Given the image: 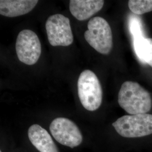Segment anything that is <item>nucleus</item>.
I'll return each instance as SVG.
<instances>
[{"label": "nucleus", "mask_w": 152, "mask_h": 152, "mask_svg": "<svg viewBox=\"0 0 152 152\" xmlns=\"http://www.w3.org/2000/svg\"><path fill=\"white\" fill-rule=\"evenodd\" d=\"M120 107L131 115L147 113L152 108L149 93L137 82L126 81L118 93Z\"/></svg>", "instance_id": "obj_1"}, {"label": "nucleus", "mask_w": 152, "mask_h": 152, "mask_svg": "<svg viewBox=\"0 0 152 152\" xmlns=\"http://www.w3.org/2000/svg\"><path fill=\"white\" fill-rule=\"evenodd\" d=\"M78 94L82 106L89 111H95L101 105L102 88L97 76L90 70L83 71L79 76Z\"/></svg>", "instance_id": "obj_2"}, {"label": "nucleus", "mask_w": 152, "mask_h": 152, "mask_svg": "<svg viewBox=\"0 0 152 152\" xmlns=\"http://www.w3.org/2000/svg\"><path fill=\"white\" fill-rule=\"evenodd\" d=\"M84 36L87 43L98 53L108 55L113 47V36L108 23L100 16L94 17L87 24Z\"/></svg>", "instance_id": "obj_3"}, {"label": "nucleus", "mask_w": 152, "mask_h": 152, "mask_svg": "<svg viewBox=\"0 0 152 152\" xmlns=\"http://www.w3.org/2000/svg\"><path fill=\"white\" fill-rule=\"evenodd\" d=\"M112 125L118 134L125 137L135 138L148 136L152 134V114L124 115Z\"/></svg>", "instance_id": "obj_4"}, {"label": "nucleus", "mask_w": 152, "mask_h": 152, "mask_svg": "<svg viewBox=\"0 0 152 152\" xmlns=\"http://www.w3.org/2000/svg\"><path fill=\"white\" fill-rule=\"evenodd\" d=\"M50 44L53 46H68L73 42L69 18L61 14L50 16L46 22Z\"/></svg>", "instance_id": "obj_5"}, {"label": "nucleus", "mask_w": 152, "mask_h": 152, "mask_svg": "<svg viewBox=\"0 0 152 152\" xmlns=\"http://www.w3.org/2000/svg\"><path fill=\"white\" fill-rule=\"evenodd\" d=\"M19 60L27 64H36L41 54V44L37 35L32 31L24 29L19 33L15 44Z\"/></svg>", "instance_id": "obj_6"}, {"label": "nucleus", "mask_w": 152, "mask_h": 152, "mask_svg": "<svg viewBox=\"0 0 152 152\" xmlns=\"http://www.w3.org/2000/svg\"><path fill=\"white\" fill-rule=\"evenodd\" d=\"M50 131L55 139L64 146L73 148L82 142L83 137L79 128L68 118H55L50 126Z\"/></svg>", "instance_id": "obj_7"}, {"label": "nucleus", "mask_w": 152, "mask_h": 152, "mask_svg": "<svg viewBox=\"0 0 152 152\" xmlns=\"http://www.w3.org/2000/svg\"><path fill=\"white\" fill-rule=\"evenodd\" d=\"M28 135L33 146L40 152H59L51 136L41 126L34 124L29 128Z\"/></svg>", "instance_id": "obj_8"}, {"label": "nucleus", "mask_w": 152, "mask_h": 152, "mask_svg": "<svg viewBox=\"0 0 152 152\" xmlns=\"http://www.w3.org/2000/svg\"><path fill=\"white\" fill-rule=\"evenodd\" d=\"M103 0H71L69 10L72 15L83 21L96 14L103 7Z\"/></svg>", "instance_id": "obj_9"}, {"label": "nucleus", "mask_w": 152, "mask_h": 152, "mask_svg": "<svg viewBox=\"0 0 152 152\" xmlns=\"http://www.w3.org/2000/svg\"><path fill=\"white\" fill-rule=\"evenodd\" d=\"M38 2L37 0H1L0 14L10 18L25 15L32 11Z\"/></svg>", "instance_id": "obj_10"}, {"label": "nucleus", "mask_w": 152, "mask_h": 152, "mask_svg": "<svg viewBox=\"0 0 152 152\" xmlns=\"http://www.w3.org/2000/svg\"><path fill=\"white\" fill-rule=\"evenodd\" d=\"M134 50L139 59L146 64L150 53V45L145 36L137 35L133 37Z\"/></svg>", "instance_id": "obj_11"}, {"label": "nucleus", "mask_w": 152, "mask_h": 152, "mask_svg": "<svg viewBox=\"0 0 152 152\" xmlns=\"http://www.w3.org/2000/svg\"><path fill=\"white\" fill-rule=\"evenodd\" d=\"M128 5L131 11L136 15L152 11V0H130Z\"/></svg>", "instance_id": "obj_12"}, {"label": "nucleus", "mask_w": 152, "mask_h": 152, "mask_svg": "<svg viewBox=\"0 0 152 152\" xmlns=\"http://www.w3.org/2000/svg\"><path fill=\"white\" fill-rule=\"evenodd\" d=\"M147 39H148L149 45H150V53L149 55L148 58L147 59L146 64H148V65H150L152 67V38H147Z\"/></svg>", "instance_id": "obj_13"}, {"label": "nucleus", "mask_w": 152, "mask_h": 152, "mask_svg": "<svg viewBox=\"0 0 152 152\" xmlns=\"http://www.w3.org/2000/svg\"><path fill=\"white\" fill-rule=\"evenodd\" d=\"M0 152H1V151H0Z\"/></svg>", "instance_id": "obj_14"}]
</instances>
